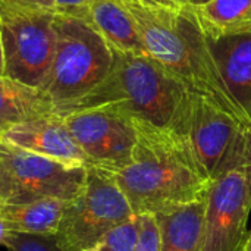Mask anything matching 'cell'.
<instances>
[{"label":"cell","instance_id":"cell-1","mask_svg":"<svg viewBox=\"0 0 251 251\" xmlns=\"http://www.w3.org/2000/svg\"><path fill=\"white\" fill-rule=\"evenodd\" d=\"M135 122L138 140L128 166L115 179L135 215L206 199L212 179L199 165L184 134Z\"/></svg>","mask_w":251,"mask_h":251},{"label":"cell","instance_id":"cell-2","mask_svg":"<svg viewBox=\"0 0 251 251\" xmlns=\"http://www.w3.org/2000/svg\"><path fill=\"white\" fill-rule=\"evenodd\" d=\"M131 13L150 57L168 69L190 93L203 96L247 125L226 88L193 9L171 10L141 0H121Z\"/></svg>","mask_w":251,"mask_h":251},{"label":"cell","instance_id":"cell-3","mask_svg":"<svg viewBox=\"0 0 251 251\" xmlns=\"http://www.w3.org/2000/svg\"><path fill=\"white\" fill-rule=\"evenodd\" d=\"M187 96L188 90L149 54L113 49V65L104 81L62 116L107 107L132 121L178 131Z\"/></svg>","mask_w":251,"mask_h":251},{"label":"cell","instance_id":"cell-4","mask_svg":"<svg viewBox=\"0 0 251 251\" xmlns=\"http://www.w3.org/2000/svg\"><path fill=\"white\" fill-rule=\"evenodd\" d=\"M53 31L54 51L40 90L62 116L104 81L113 65V49L78 16L56 12Z\"/></svg>","mask_w":251,"mask_h":251},{"label":"cell","instance_id":"cell-5","mask_svg":"<svg viewBox=\"0 0 251 251\" xmlns=\"http://www.w3.org/2000/svg\"><path fill=\"white\" fill-rule=\"evenodd\" d=\"M134 216L115 174L87 166L85 185L66 203L54 238L63 250L91 251L107 232Z\"/></svg>","mask_w":251,"mask_h":251},{"label":"cell","instance_id":"cell-6","mask_svg":"<svg viewBox=\"0 0 251 251\" xmlns=\"http://www.w3.org/2000/svg\"><path fill=\"white\" fill-rule=\"evenodd\" d=\"M3 204L40 199L71 201L84 188L87 166H68L50 157L0 141Z\"/></svg>","mask_w":251,"mask_h":251},{"label":"cell","instance_id":"cell-7","mask_svg":"<svg viewBox=\"0 0 251 251\" xmlns=\"http://www.w3.org/2000/svg\"><path fill=\"white\" fill-rule=\"evenodd\" d=\"M53 10L22 9L0 16L4 76L41 88L54 51Z\"/></svg>","mask_w":251,"mask_h":251},{"label":"cell","instance_id":"cell-8","mask_svg":"<svg viewBox=\"0 0 251 251\" xmlns=\"http://www.w3.org/2000/svg\"><path fill=\"white\" fill-rule=\"evenodd\" d=\"M251 210V166H228L210 184L204 207L203 251H240Z\"/></svg>","mask_w":251,"mask_h":251},{"label":"cell","instance_id":"cell-9","mask_svg":"<svg viewBox=\"0 0 251 251\" xmlns=\"http://www.w3.org/2000/svg\"><path fill=\"white\" fill-rule=\"evenodd\" d=\"M63 118L88 166L116 174L129 165L138 140L131 118L107 107L76 110Z\"/></svg>","mask_w":251,"mask_h":251},{"label":"cell","instance_id":"cell-10","mask_svg":"<svg viewBox=\"0 0 251 251\" xmlns=\"http://www.w3.org/2000/svg\"><path fill=\"white\" fill-rule=\"evenodd\" d=\"M241 128L237 118L209 99L188 91L178 132L185 135L194 157L210 179L224 169Z\"/></svg>","mask_w":251,"mask_h":251},{"label":"cell","instance_id":"cell-11","mask_svg":"<svg viewBox=\"0 0 251 251\" xmlns=\"http://www.w3.org/2000/svg\"><path fill=\"white\" fill-rule=\"evenodd\" d=\"M0 141L50 157L68 166H88L87 157L72 137L65 118L50 113L12 126Z\"/></svg>","mask_w":251,"mask_h":251},{"label":"cell","instance_id":"cell-12","mask_svg":"<svg viewBox=\"0 0 251 251\" xmlns=\"http://www.w3.org/2000/svg\"><path fill=\"white\" fill-rule=\"evenodd\" d=\"M207 44L226 88L240 107L247 125H250L251 34L207 40Z\"/></svg>","mask_w":251,"mask_h":251},{"label":"cell","instance_id":"cell-13","mask_svg":"<svg viewBox=\"0 0 251 251\" xmlns=\"http://www.w3.org/2000/svg\"><path fill=\"white\" fill-rule=\"evenodd\" d=\"M206 199L153 215L159 226V251H203Z\"/></svg>","mask_w":251,"mask_h":251},{"label":"cell","instance_id":"cell-14","mask_svg":"<svg viewBox=\"0 0 251 251\" xmlns=\"http://www.w3.org/2000/svg\"><path fill=\"white\" fill-rule=\"evenodd\" d=\"M85 21L112 49L147 54L137 25L121 0H94L87 7Z\"/></svg>","mask_w":251,"mask_h":251},{"label":"cell","instance_id":"cell-15","mask_svg":"<svg viewBox=\"0 0 251 251\" xmlns=\"http://www.w3.org/2000/svg\"><path fill=\"white\" fill-rule=\"evenodd\" d=\"M68 201L57 199H40L26 203H4L0 206V218L9 232L54 237Z\"/></svg>","mask_w":251,"mask_h":251},{"label":"cell","instance_id":"cell-16","mask_svg":"<svg viewBox=\"0 0 251 251\" xmlns=\"http://www.w3.org/2000/svg\"><path fill=\"white\" fill-rule=\"evenodd\" d=\"M50 113L54 107L43 90L0 76V138L12 126Z\"/></svg>","mask_w":251,"mask_h":251},{"label":"cell","instance_id":"cell-17","mask_svg":"<svg viewBox=\"0 0 251 251\" xmlns=\"http://www.w3.org/2000/svg\"><path fill=\"white\" fill-rule=\"evenodd\" d=\"M191 9L207 40L251 34V0H210Z\"/></svg>","mask_w":251,"mask_h":251},{"label":"cell","instance_id":"cell-18","mask_svg":"<svg viewBox=\"0 0 251 251\" xmlns=\"http://www.w3.org/2000/svg\"><path fill=\"white\" fill-rule=\"evenodd\" d=\"M140 235L138 215L107 232L91 251H135Z\"/></svg>","mask_w":251,"mask_h":251},{"label":"cell","instance_id":"cell-19","mask_svg":"<svg viewBox=\"0 0 251 251\" xmlns=\"http://www.w3.org/2000/svg\"><path fill=\"white\" fill-rule=\"evenodd\" d=\"M3 247L9 251H66L57 244L54 237L19 232H9L4 238Z\"/></svg>","mask_w":251,"mask_h":251},{"label":"cell","instance_id":"cell-20","mask_svg":"<svg viewBox=\"0 0 251 251\" xmlns=\"http://www.w3.org/2000/svg\"><path fill=\"white\" fill-rule=\"evenodd\" d=\"M140 235L135 251H159V226L153 215H138Z\"/></svg>","mask_w":251,"mask_h":251},{"label":"cell","instance_id":"cell-21","mask_svg":"<svg viewBox=\"0 0 251 251\" xmlns=\"http://www.w3.org/2000/svg\"><path fill=\"white\" fill-rule=\"evenodd\" d=\"M237 165L251 166V122L250 125L241 128L235 147L228 162L225 163L224 169L228 166H237Z\"/></svg>","mask_w":251,"mask_h":251},{"label":"cell","instance_id":"cell-22","mask_svg":"<svg viewBox=\"0 0 251 251\" xmlns=\"http://www.w3.org/2000/svg\"><path fill=\"white\" fill-rule=\"evenodd\" d=\"M22 9H47L56 12L53 0H0V16Z\"/></svg>","mask_w":251,"mask_h":251},{"label":"cell","instance_id":"cell-23","mask_svg":"<svg viewBox=\"0 0 251 251\" xmlns=\"http://www.w3.org/2000/svg\"><path fill=\"white\" fill-rule=\"evenodd\" d=\"M94 0H53L57 13H66L85 19L87 7Z\"/></svg>","mask_w":251,"mask_h":251},{"label":"cell","instance_id":"cell-24","mask_svg":"<svg viewBox=\"0 0 251 251\" xmlns=\"http://www.w3.org/2000/svg\"><path fill=\"white\" fill-rule=\"evenodd\" d=\"M141 1L143 3H147V4H153V6L171 9V10H181V9L185 7V4L182 3V0H141Z\"/></svg>","mask_w":251,"mask_h":251},{"label":"cell","instance_id":"cell-25","mask_svg":"<svg viewBox=\"0 0 251 251\" xmlns=\"http://www.w3.org/2000/svg\"><path fill=\"white\" fill-rule=\"evenodd\" d=\"M0 76H4V49H3V26L0 21Z\"/></svg>","mask_w":251,"mask_h":251},{"label":"cell","instance_id":"cell-26","mask_svg":"<svg viewBox=\"0 0 251 251\" xmlns=\"http://www.w3.org/2000/svg\"><path fill=\"white\" fill-rule=\"evenodd\" d=\"M7 234H9V229H7V226H6V224L3 222V219L0 218V246H3L4 238H6Z\"/></svg>","mask_w":251,"mask_h":251},{"label":"cell","instance_id":"cell-27","mask_svg":"<svg viewBox=\"0 0 251 251\" xmlns=\"http://www.w3.org/2000/svg\"><path fill=\"white\" fill-rule=\"evenodd\" d=\"M207 1H210V0H182V3L185 6H190V7H199V6L206 4Z\"/></svg>","mask_w":251,"mask_h":251},{"label":"cell","instance_id":"cell-28","mask_svg":"<svg viewBox=\"0 0 251 251\" xmlns=\"http://www.w3.org/2000/svg\"><path fill=\"white\" fill-rule=\"evenodd\" d=\"M243 251H251V231L247 232V235H246V240L243 244Z\"/></svg>","mask_w":251,"mask_h":251},{"label":"cell","instance_id":"cell-29","mask_svg":"<svg viewBox=\"0 0 251 251\" xmlns=\"http://www.w3.org/2000/svg\"><path fill=\"white\" fill-rule=\"evenodd\" d=\"M3 204V166L0 160V206Z\"/></svg>","mask_w":251,"mask_h":251},{"label":"cell","instance_id":"cell-30","mask_svg":"<svg viewBox=\"0 0 251 251\" xmlns=\"http://www.w3.org/2000/svg\"><path fill=\"white\" fill-rule=\"evenodd\" d=\"M240 251H243V247H241V250H240Z\"/></svg>","mask_w":251,"mask_h":251}]
</instances>
